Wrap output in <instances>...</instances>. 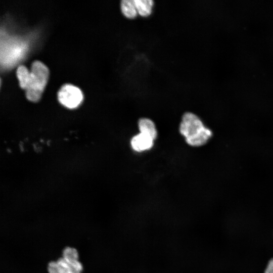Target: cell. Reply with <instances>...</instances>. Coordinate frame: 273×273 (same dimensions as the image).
Wrapping results in <instances>:
<instances>
[{
	"instance_id": "1",
	"label": "cell",
	"mask_w": 273,
	"mask_h": 273,
	"mask_svg": "<svg viewBox=\"0 0 273 273\" xmlns=\"http://www.w3.org/2000/svg\"><path fill=\"white\" fill-rule=\"evenodd\" d=\"M179 131L190 146L205 145L212 136V131L203 124L200 118L191 112L185 113L182 117Z\"/></svg>"
},
{
	"instance_id": "2",
	"label": "cell",
	"mask_w": 273,
	"mask_h": 273,
	"mask_svg": "<svg viewBox=\"0 0 273 273\" xmlns=\"http://www.w3.org/2000/svg\"><path fill=\"white\" fill-rule=\"evenodd\" d=\"M31 78L26 90V96L32 102H37L41 98L49 78V69L42 62L35 61L31 65Z\"/></svg>"
},
{
	"instance_id": "3",
	"label": "cell",
	"mask_w": 273,
	"mask_h": 273,
	"mask_svg": "<svg viewBox=\"0 0 273 273\" xmlns=\"http://www.w3.org/2000/svg\"><path fill=\"white\" fill-rule=\"evenodd\" d=\"M83 96L81 90L70 84L63 85L58 93L60 103L69 109L77 107L82 102Z\"/></svg>"
},
{
	"instance_id": "4",
	"label": "cell",
	"mask_w": 273,
	"mask_h": 273,
	"mask_svg": "<svg viewBox=\"0 0 273 273\" xmlns=\"http://www.w3.org/2000/svg\"><path fill=\"white\" fill-rule=\"evenodd\" d=\"M154 140L150 136L140 133L131 140V146L136 152H142L150 149L153 146Z\"/></svg>"
},
{
	"instance_id": "5",
	"label": "cell",
	"mask_w": 273,
	"mask_h": 273,
	"mask_svg": "<svg viewBox=\"0 0 273 273\" xmlns=\"http://www.w3.org/2000/svg\"><path fill=\"white\" fill-rule=\"evenodd\" d=\"M140 133L147 135L154 140L156 138L157 131L154 123L147 118H141L138 122Z\"/></svg>"
},
{
	"instance_id": "6",
	"label": "cell",
	"mask_w": 273,
	"mask_h": 273,
	"mask_svg": "<svg viewBox=\"0 0 273 273\" xmlns=\"http://www.w3.org/2000/svg\"><path fill=\"white\" fill-rule=\"evenodd\" d=\"M120 9L122 14L128 19H133L138 15L133 0H122Z\"/></svg>"
},
{
	"instance_id": "7",
	"label": "cell",
	"mask_w": 273,
	"mask_h": 273,
	"mask_svg": "<svg viewBox=\"0 0 273 273\" xmlns=\"http://www.w3.org/2000/svg\"><path fill=\"white\" fill-rule=\"evenodd\" d=\"M138 13L142 17H147L152 12L154 2L153 0H133Z\"/></svg>"
},
{
	"instance_id": "8",
	"label": "cell",
	"mask_w": 273,
	"mask_h": 273,
	"mask_svg": "<svg viewBox=\"0 0 273 273\" xmlns=\"http://www.w3.org/2000/svg\"><path fill=\"white\" fill-rule=\"evenodd\" d=\"M16 73L20 87L26 89L30 83V71L25 66L21 65L18 67Z\"/></svg>"
},
{
	"instance_id": "9",
	"label": "cell",
	"mask_w": 273,
	"mask_h": 273,
	"mask_svg": "<svg viewBox=\"0 0 273 273\" xmlns=\"http://www.w3.org/2000/svg\"><path fill=\"white\" fill-rule=\"evenodd\" d=\"M65 260L69 263L78 261V252L74 248L67 247L65 248L63 251V257Z\"/></svg>"
},
{
	"instance_id": "10",
	"label": "cell",
	"mask_w": 273,
	"mask_h": 273,
	"mask_svg": "<svg viewBox=\"0 0 273 273\" xmlns=\"http://www.w3.org/2000/svg\"><path fill=\"white\" fill-rule=\"evenodd\" d=\"M82 270V265L78 260L73 263H68V265L65 268L64 273H81Z\"/></svg>"
},
{
	"instance_id": "11",
	"label": "cell",
	"mask_w": 273,
	"mask_h": 273,
	"mask_svg": "<svg viewBox=\"0 0 273 273\" xmlns=\"http://www.w3.org/2000/svg\"><path fill=\"white\" fill-rule=\"evenodd\" d=\"M48 270L49 273H63V269L57 261L49 263Z\"/></svg>"
},
{
	"instance_id": "12",
	"label": "cell",
	"mask_w": 273,
	"mask_h": 273,
	"mask_svg": "<svg viewBox=\"0 0 273 273\" xmlns=\"http://www.w3.org/2000/svg\"><path fill=\"white\" fill-rule=\"evenodd\" d=\"M264 273H273V258L267 262Z\"/></svg>"
}]
</instances>
